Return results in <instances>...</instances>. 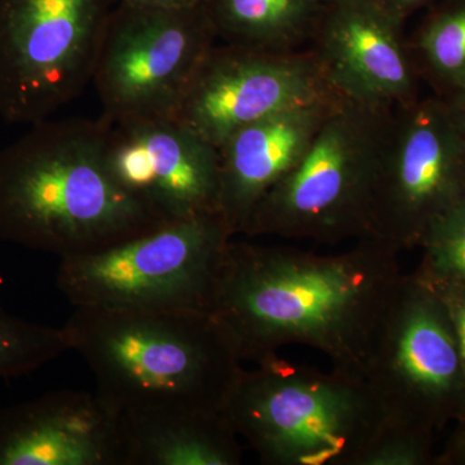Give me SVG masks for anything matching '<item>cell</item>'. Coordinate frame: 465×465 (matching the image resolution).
<instances>
[{"label": "cell", "instance_id": "24", "mask_svg": "<svg viewBox=\"0 0 465 465\" xmlns=\"http://www.w3.org/2000/svg\"><path fill=\"white\" fill-rule=\"evenodd\" d=\"M440 97L445 101L455 124L465 137V91L454 92V94Z\"/></svg>", "mask_w": 465, "mask_h": 465}, {"label": "cell", "instance_id": "8", "mask_svg": "<svg viewBox=\"0 0 465 465\" xmlns=\"http://www.w3.org/2000/svg\"><path fill=\"white\" fill-rule=\"evenodd\" d=\"M217 39L208 5L157 8L116 3L92 76L103 114L112 122L173 119Z\"/></svg>", "mask_w": 465, "mask_h": 465}, {"label": "cell", "instance_id": "4", "mask_svg": "<svg viewBox=\"0 0 465 465\" xmlns=\"http://www.w3.org/2000/svg\"><path fill=\"white\" fill-rule=\"evenodd\" d=\"M223 412L266 465H361L388 423L365 376L278 353L242 369Z\"/></svg>", "mask_w": 465, "mask_h": 465}, {"label": "cell", "instance_id": "7", "mask_svg": "<svg viewBox=\"0 0 465 465\" xmlns=\"http://www.w3.org/2000/svg\"><path fill=\"white\" fill-rule=\"evenodd\" d=\"M118 0H0V116L34 124L92 82Z\"/></svg>", "mask_w": 465, "mask_h": 465}, {"label": "cell", "instance_id": "5", "mask_svg": "<svg viewBox=\"0 0 465 465\" xmlns=\"http://www.w3.org/2000/svg\"><path fill=\"white\" fill-rule=\"evenodd\" d=\"M394 109L341 101L298 166L253 208L242 234L326 244L372 238L376 186Z\"/></svg>", "mask_w": 465, "mask_h": 465}, {"label": "cell", "instance_id": "6", "mask_svg": "<svg viewBox=\"0 0 465 465\" xmlns=\"http://www.w3.org/2000/svg\"><path fill=\"white\" fill-rule=\"evenodd\" d=\"M232 237L220 213L167 223L108 249L61 259L57 287L74 308L211 313Z\"/></svg>", "mask_w": 465, "mask_h": 465}, {"label": "cell", "instance_id": "22", "mask_svg": "<svg viewBox=\"0 0 465 465\" xmlns=\"http://www.w3.org/2000/svg\"><path fill=\"white\" fill-rule=\"evenodd\" d=\"M416 275L440 296L446 309H448L450 320H451L455 335H457L465 382V287L457 283L443 282V281L427 280V278L420 277L419 274Z\"/></svg>", "mask_w": 465, "mask_h": 465}, {"label": "cell", "instance_id": "12", "mask_svg": "<svg viewBox=\"0 0 465 465\" xmlns=\"http://www.w3.org/2000/svg\"><path fill=\"white\" fill-rule=\"evenodd\" d=\"M405 18L381 0L324 3L312 54L330 90L347 103L394 109L418 99Z\"/></svg>", "mask_w": 465, "mask_h": 465}, {"label": "cell", "instance_id": "3", "mask_svg": "<svg viewBox=\"0 0 465 465\" xmlns=\"http://www.w3.org/2000/svg\"><path fill=\"white\" fill-rule=\"evenodd\" d=\"M63 329L96 393L124 416L223 411L243 369L210 312L76 307Z\"/></svg>", "mask_w": 465, "mask_h": 465}, {"label": "cell", "instance_id": "11", "mask_svg": "<svg viewBox=\"0 0 465 465\" xmlns=\"http://www.w3.org/2000/svg\"><path fill=\"white\" fill-rule=\"evenodd\" d=\"M327 94H335L311 50L224 43L208 52L173 119L219 149L241 128Z\"/></svg>", "mask_w": 465, "mask_h": 465}, {"label": "cell", "instance_id": "26", "mask_svg": "<svg viewBox=\"0 0 465 465\" xmlns=\"http://www.w3.org/2000/svg\"><path fill=\"white\" fill-rule=\"evenodd\" d=\"M381 2L393 11L399 12L401 16L406 17L415 8L433 2V0H381Z\"/></svg>", "mask_w": 465, "mask_h": 465}, {"label": "cell", "instance_id": "23", "mask_svg": "<svg viewBox=\"0 0 465 465\" xmlns=\"http://www.w3.org/2000/svg\"><path fill=\"white\" fill-rule=\"evenodd\" d=\"M457 428L450 437L449 442L433 463L440 465H465V410L457 419Z\"/></svg>", "mask_w": 465, "mask_h": 465}, {"label": "cell", "instance_id": "15", "mask_svg": "<svg viewBox=\"0 0 465 465\" xmlns=\"http://www.w3.org/2000/svg\"><path fill=\"white\" fill-rule=\"evenodd\" d=\"M336 94L291 106L241 128L219 148V211L241 234L262 197L293 170L336 106Z\"/></svg>", "mask_w": 465, "mask_h": 465}, {"label": "cell", "instance_id": "20", "mask_svg": "<svg viewBox=\"0 0 465 465\" xmlns=\"http://www.w3.org/2000/svg\"><path fill=\"white\" fill-rule=\"evenodd\" d=\"M415 273L465 287V194L430 226Z\"/></svg>", "mask_w": 465, "mask_h": 465}, {"label": "cell", "instance_id": "21", "mask_svg": "<svg viewBox=\"0 0 465 465\" xmlns=\"http://www.w3.org/2000/svg\"><path fill=\"white\" fill-rule=\"evenodd\" d=\"M434 433L388 421L361 465H424L434 461Z\"/></svg>", "mask_w": 465, "mask_h": 465}, {"label": "cell", "instance_id": "19", "mask_svg": "<svg viewBox=\"0 0 465 465\" xmlns=\"http://www.w3.org/2000/svg\"><path fill=\"white\" fill-rule=\"evenodd\" d=\"M67 351L63 327L29 322L0 307V379L30 374Z\"/></svg>", "mask_w": 465, "mask_h": 465}, {"label": "cell", "instance_id": "13", "mask_svg": "<svg viewBox=\"0 0 465 465\" xmlns=\"http://www.w3.org/2000/svg\"><path fill=\"white\" fill-rule=\"evenodd\" d=\"M106 158L118 183L159 222L220 213V152L173 118L112 122Z\"/></svg>", "mask_w": 465, "mask_h": 465}, {"label": "cell", "instance_id": "9", "mask_svg": "<svg viewBox=\"0 0 465 465\" xmlns=\"http://www.w3.org/2000/svg\"><path fill=\"white\" fill-rule=\"evenodd\" d=\"M388 421L436 432L465 409L457 335L440 296L403 274L366 367Z\"/></svg>", "mask_w": 465, "mask_h": 465}, {"label": "cell", "instance_id": "17", "mask_svg": "<svg viewBox=\"0 0 465 465\" xmlns=\"http://www.w3.org/2000/svg\"><path fill=\"white\" fill-rule=\"evenodd\" d=\"M217 38L273 52L299 50L311 39L321 0H211Z\"/></svg>", "mask_w": 465, "mask_h": 465}, {"label": "cell", "instance_id": "1", "mask_svg": "<svg viewBox=\"0 0 465 465\" xmlns=\"http://www.w3.org/2000/svg\"><path fill=\"white\" fill-rule=\"evenodd\" d=\"M399 252L371 237L336 255L231 241L211 313L242 361L307 345L332 367L365 376L402 281Z\"/></svg>", "mask_w": 465, "mask_h": 465}, {"label": "cell", "instance_id": "27", "mask_svg": "<svg viewBox=\"0 0 465 465\" xmlns=\"http://www.w3.org/2000/svg\"><path fill=\"white\" fill-rule=\"evenodd\" d=\"M321 2L324 5V3L335 2V0H321Z\"/></svg>", "mask_w": 465, "mask_h": 465}, {"label": "cell", "instance_id": "18", "mask_svg": "<svg viewBox=\"0 0 465 465\" xmlns=\"http://www.w3.org/2000/svg\"><path fill=\"white\" fill-rule=\"evenodd\" d=\"M409 45L416 69L432 79L440 96L465 91V0L430 15Z\"/></svg>", "mask_w": 465, "mask_h": 465}, {"label": "cell", "instance_id": "10", "mask_svg": "<svg viewBox=\"0 0 465 465\" xmlns=\"http://www.w3.org/2000/svg\"><path fill=\"white\" fill-rule=\"evenodd\" d=\"M465 194V137L440 97L397 106L382 158L372 238L421 247L430 226Z\"/></svg>", "mask_w": 465, "mask_h": 465}, {"label": "cell", "instance_id": "14", "mask_svg": "<svg viewBox=\"0 0 465 465\" xmlns=\"http://www.w3.org/2000/svg\"><path fill=\"white\" fill-rule=\"evenodd\" d=\"M124 415L97 393L56 391L0 410V465H127Z\"/></svg>", "mask_w": 465, "mask_h": 465}, {"label": "cell", "instance_id": "25", "mask_svg": "<svg viewBox=\"0 0 465 465\" xmlns=\"http://www.w3.org/2000/svg\"><path fill=\"white\" fill-rule=\"evenodd\" d=\"M128 5H145L157 8H189L210 5L211 0H118Z\"/></svg>", "mask_w": 465, "mask_h": 465}, {"label": "cell", "instance_id": "2", "mask_svg": "<svg viewBox=\"0 0 465 465\" xmlns=\"http://www.w3.org/2000/svg\"><path fill=\"white\" fill-rule=\"evenodd\" d=\"M112 121L50 118L0 150V238L58 258L108 249L163 223L110 171Z\"/></svg>", "mask_w": 465, "mask_h": 465}, {"label": "cell", "instance_id": "16", "mask_svg": "<svg viewBox=\"0 0 465 465\" xmlns=\"http://www.w3.org/2000/svg\"><path fill=\"white\" fill-rule=\"evenodd\" d=\"M127 465H238L240 436L223 411L124 416Z\"/></svg>", "mask_w": 465, "mask_h": 465}]
</instances>
